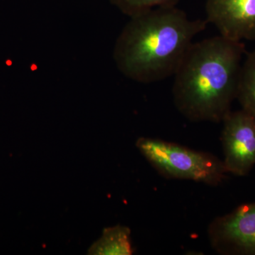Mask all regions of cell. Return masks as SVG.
<instances>
[{"label":"cell","instance_id":"cell-1","mask_svg":"<svg viewBox=\"0 0 255 255\" xmlns=\"http://www.w3.org/2000/svg\"><path fill=\"white\" fill-rule=\"evenodd\" d=\"M207 23L191 19L176 6L155 8L132 16L114 45L116 65L124 76L140 83L174 76L194 38Z\"/></svg>","mask_w":255,"mask_h":255},{"label":"cell","instance_id":"cell-2","mask_svg":"<svg viewBox=\"0 0 255 255\" xmlns=\"http://www.w3.org/2000/svg\"><path fill=\"white\" fill-rule=\"evenodd\" d=\"M243 42L219 36L193 43L174 75L176 108L194 122H222L236 100Z\"/></svg>","mask_w":255,"mask_h":255},{"label":"cell","instance_id":"cell-3","mask_svg":"<svg viewBox=\"0 0 255 255\" xmlns=\"http://www.w3.org/2000/svg\"><path fill=\"white\" fill-rule=\"evenodd\" d=\"M135 145L152 167L168 179L218 186L228 173L223 161L209 152L155 137H140Z\"/></svg>","mask_w":255,"mask_h":255},{"label":"cell","instance_id":"cell-4","mask_svg":"<svg viewBox=\"0 0 255 255\" xmlns=\"http://www.w3.org/2000/svg\"><path fill=\"white\" fill-rule=\"evenodd\" d=\"M211 248L222 255H255V203L216 218L208 228Z\"/></svg>","mask_w":255,"mask_h":255},{"label":"cell","instance_id":"cell-5","mask_svg":"<svg viewBox=\"0 0 255 255\" xmlns=\"http://www.w3.org/2000/svg\"><path fill=\"white\" fill-rule=\"evenodd\" d=\"M221 133L225 164L228 173L248 175L255 165V117L241 110L223 119Z\"/></svg>","mask_w":255,"mask_h":255},{"label":"cell","instance_id":"cell-6","mask_svg":"<svg viewBox=\"0 0 255 255\" xmlns=\"http://www.w3.org/2000/svg\"><path fill=\"white\" fill-rule=\"evenodd\" d=\"M206 14L221 36L238 41L255 39V0H206Z\"/></svg>","mask_w":255,"mask_h":255},{"label":"cell","instance_id":"cell-7","mask_svg":"<svg viewBox=\"0 0 255 255\" xmlns=\"http://www.w3.org/2000/svg\"><path fill=\"white\" fill-rule=\"evenodd\" d=\"M130 233V228L122 225L105 228L102 237L90 247L88 255H132L134 250Z\"/></svg>","mask_w":255,"mask_h":255},{"label":"cell","instance_id":"cell-8","mask_svg":"<svg viewBox=\"0 0 255 255\" xmlns=\"http://www.w3.org/2000/svg\"><path fill=\"white\" fill-rule=\"evenodd\" d=\"M236 100L242 110L255 117V51L248 53L242 63Z\"/></svg>","mask_w":255,"mask_h":255},{"label":"cell","instance_id":"cell-9","mask_svg":"<svg viewBox=\"0 0 255 255\" xmlns=\"http://www.w3.org/2000/svg\"><path fill=\"white\" fill-rule=\"evenodd\" d=\"M129 17L162 6H176L181 0H109Z\"/></svg>","mask_w":255,"mask_h":255}]
</instances>
